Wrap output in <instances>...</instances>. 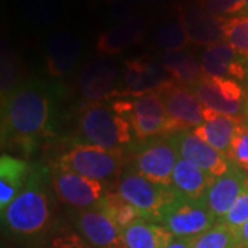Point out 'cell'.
Segmentation results:
<instances>
[{"instance_id": "cell-18", "label": "cell", "mask_w": 248, "mask_h": 248, "mask_svg": "<svg viewBox=\"0 0 248 248\" xmlns=\"http://www.w3.org/2000/svg\"><path fill=\"white\" fill-rule=\"evenodd\" d=\"M81 46L78 36L68 29H60L48 37L46 46L47 71L54 78L71 73L80 60Z\"/></svg>"}, {"instance_id": "cell-32", "label": "cell", "mask_w": 248, "mask_h": 248, "mask_svg": "<svg viewBox=\"0 0 248 248\" xmlns=\"http://www.w3.org/2000/svg\"><path fill=\"white\" fill-rule=\"evenodd\" d=\"M248 221V186L241 193L237 202L233 204L231 211L225 215V218L219 223L225 225L232 232H236Z\"/></svg>"}, {"instance_id": "cell-1", "label": "cell", "mask_w": 248, "mask_h": 248, "mask_svg": "<svg viewBox=\"0 0 248 248\" xmlns=\"http://www.w3.org/2000/svg\"><path fill=\"white\" fill-rule=\"evenodd\" d=\"M1 142L17 143L25 151L35 148L36 140L48 133L50 98L36 80L19 84L1 97Z\"/></svg>"}, {"instance_id": "cell-35", "label": "cell", "mask_w": 248, "mask_h": 248, "mask_svg": "<svg viewBox=\"0 0 248 248\" xmlns=\"http://www.w3.org/2000/svg\"><path fill=\"white\" fill-rule=\"evenodd\" d=\"M50 248H89L84 240L76 233H63L54 237Z\"/></svg>"}, {"instance_id": "cell-39", "label": "cell", "mask_w": 248, "mask_h": 248, "mask_svg": "<svg viewBox=\"0 0 248 248\" xmlns=\"http://www.w3.org/2000/svg\"><path fill=\"white\" fill-rule=\"evenodd\" d=\"M243 112H244V115H246V117H247V120H248V95L246 97V99H244V107H243Z\"/></svg>"}, {"instance_id": "cell-9", "label": "cell", "mask_w": 248, "mask_h": 248, "mask_svg": "<svg viewBox=\"0 0 248 248\" xmlns=\"http://www.w3.org/2000/svg\"><path fill=\"white\" fill-rule=\"evenodd\" d=\"M169 141L175 148L179 159L193 163L214 178L221 177L231 167L232 161L228 156L214 149L190 130H179L171 134Z\"/></svg>"}, {"instance_id": "cell-22", "label": "cell", "mask_w": 248, "mask_h": 248, "mask_svg": "<svg viewBox=\"0 0 248 248\" xmlns=\"http://www.w3.org/2000/svg\"><path fill=\"white\" fill-rule=\"evenodd\" d=\"M29 166L24 160L1 155L0 157V210H6L29 182Z\"/></svg>"}, {"instance_id": "cell-16", "label": "cell", "mask_w": 248, "mask_h": 248, "mask_svg": "<svg viewBox=\"0 0 248 248\" xmlns=\"http://www.w3.org/2000/svg\"><path fill=\"white\" fill-rule=\"evenodd\" d=\"M172 78L163 62L149 57H140L124 62V83L131 95H141L156 91L160 86Z\"/></svg>"}, {"instance_id": "cell-12", "label": "cell", "mask_w": 248, "mask_h": 248, "mask_svg": "<svg viewBox=\"0 0 248 248\" xmlns=\"http://www.w3.org/2000/svg\"><path fill=\"white\" fill-rule=\"evenodd\" d=\"M178 17L185 28L190 43L196 46L218 45L225 42L223 18L215 17L202 3H186L178 7Z\"/></svg>"}, {"instance_id": "cell-33", "label": "cell", "mask_w": 248, "mask_h": 248, "mask_svg": "<svg viewBox=\"0 0 248 248\" xmlns=\"http://www.w3.org/2000/svg\"><path fill=\"white\" fill-rule=\"evenodd\" d=\"M202 4L208 13L219 18L247 13L246 0H204Z\"/></svg>"}, {"instance_id": "cell-3", "label": "cell", "mask_w": 248, "mask_h": 248, "mask_svg": "<svg viewBox=\"0 0 248 248\" xmlns=\"http://www.w3.org/2000/svg\"><path fill=\"white\" fill-rule=\"evenodd\" d=\"M102 102H89L80 115V133L89 145L120 151L131 141V124Z\"/></svg>"}, {"instance_id": "cell-25", "label": "cell", "mask_w": 248, "mask_h": 248, "mask_svg": "<svg viewBox=\"0 0 248 248\" xmlns=\"http://www.w3.org/2000/svg\"><path fill=\"white\" fill-rule=\"evenodd\" d=\"M190 87L195 91V94L197 95L203 108L208 109V110H213L219 115L233 116V117H237L240 112H243L244 105L226 101L221 95V93L218 91L217 86L214 84L213 79L208 76H204L200 81H197Z\"/></svg>"}, {"instance_id": "cell-6", "label": "cell", "mask_w": 248, "mask_h": 248, "mask_svg": "<svg viewBox=\"0 0 248 248\" xmlns=\"http://www.w3.org/2000/svg\"><path fill=\"white\" fill-rule=\"evenodd\" d=\"M215 217L203 200L178 197L163 211L159 223L174 237L193 239L215 226Z\"/></svg>"}, {"instance_id": "cell-10", "label": "cell", "mask_w": 248, "mask_h": 248, "mask_svg": "<svg viewBox=\"0 0 248 248\" xmlns=\"http://www.w3.org/2000/svg\"><path fill=\"white\" fill-rule=\"evenodd\" d=\"M53 186L62 203L80 211L97 207L104 199V186L101 181L58 167L54 172Z\"/></svg>"}, {"instance_id": "cell-31", "label": "cell", "mask_w": 248, "mask_h": 248, "mask_svg": "<svg viewBox=\"0 0 248 248\" xmlns=\"http://www.w3.org/2000/svg\"><path fill=\"white\" fill-rule=\"evenodd\" d=\"M228 159L240 169L248 171V125L241 123L236 128L231 143V149L228 152Z\"/></svg>"}, {"instance_id": "cell-38", "label": "cell", "mask_w": 248, "mask_h": 248, "mask_svg": "<svg viewBox=\"0 0 248 248\" xmlns=\"http://www.w3.org/2000/svg\"><path fill=\"white\" fill-rule=\"evenodd\" d=\"M146 3H151V4H156V6H159V4H164V3H167L169 0H145Z\"/></svg>"}, {"instance_id": "cell-24", "label": "cell", "mask_w": 248, "mask_h": 248, "mask_svg": "<svg viewBox=\"0 0 248 248\" xmlns=\"http://www.w3.org/2000/svg\"><path fill=\"white\" fill-rule=\"evenodd\" d=\"M161 62L172 79L186 86H193L205 76L195 55L186 50L164 53L161 55Z\"/></svg>"}, {"instance_id": "cell-13", "label": "cell", "mask_w": 248, "mask_h": 248, "mask_svg": "<svg viewBox=\"0 0 248 248\" xmlns=\"http://www.w3.org/2000/svg\"><path fill=\"white\" fill-rule=\"evenodd\" d=\"M247 186V175L239 166L232 163L229 170L225 174H222L221 177L214 178L213 184L208 187L203 202L207 204L215 219L222 221Z\"/></svg>"}, {"instance_id": "cell-42", "label": "cell", "mask_w": 248, "mask_h": 248, "mask_svg": "<svg viewBox=\"0 0 248 248\" xmlns=\"http://www.w3.org/2000/svg\"><path fill=\"white\" fill-rule=\"evenodd\" d=\"M233 248H240V247H239V246H234V247H233Z\"/></svg>"}, {"instance_id": "cell-34", "label": "cell", "mask_w": 248, "mask_h": 248, "mask_svg": "<svg viewBox=\"0 0 248 248\" xmlns=\"http://www.w3.org/2000/svg\"><path fill=\"white\" fill-rule=\"evenodd\" d=\"M107 3L110 7L113 18L120 22L134 17V11L138 4L137 0H107Z\"/></svg>"}, {"instance_id": "cell-27", "label": "cell", "mask_w": 248, "mask_h": 248, "mask_svg": "<svg viewBox=\"0 0 248 248\" xmlns=\"http://www.w3.org/2000/svg\"><path fill=\"white\" fill-rule=\"evenodd\" d=\"M155 42L161 50H164V53L182 51L190 43L179 17L178 19H169L160 24L155 32Z\"/></svg>"}, {"instance_id": "cell-29", "label": "cell", "mask_w": 248, "mask_h": 248, "mask_svg": "<svg viewBox=\"0 0 248 248\" xmlns=\"http://www.w3.org/2000/svg\"><path fill=\"white\" fill-rule=\"evenodd\" d=\"M225 42L236 53L248 60V16L223 18Z\"/></svg>"}, {"instance_id": "cell-40", "label": "cell", "mask_w": 248, "mask_h": 248, "mask_svg": "<svg viewBox=\"0 0 248 248\" xmlns=\"http://www.w3.org/2000/svg\"><path fill=\"white\" fill-rule=\"evenodd\" d=\"M246 10H247L248 13V0H246Z\"/></svg>"}, {"instance_id": "cell-11", "label": "cell", "mask_w": 248, "mask_h": 248, "mask_svg": "<svg viewBox=\"0 0 248 248\" xmlns=\"http://www.w3.org/2000/svg\"><path fill=\"white\" fill-rule=\"evenodd\" d=\"M177 161L178 153L169 140L151 141L137 152L134 159V170L137 174L152 182L171 185Z\"/></svg>"}, {"instance_id": "cell-23", "label": "cell", "mask_w": 248, "mask_h": 248, "mask_svg": "<svg viewBox=\"0 0 248 248\" xmlns=\"http://www.w3.org/2000/svg\"><path fill=\"white\" fill-rule=\"evenodd\" d=\"M127 248H164L175 239L163 225L142 219L123 231Z\"/></svg>"}, {"instance_id": "cell-30", "label": "cell", "mask_w": 248, "mask_h": 248, "mask_svg": "<svg viewBox=\"0 0 248 248\" xmlns=\"http://www.w3.org/2000/svg\"><path fill=\"white\" fill-rule=\"evenodd\" d=\"M237 246L234 234L225 225L217 223L210 231L193 239L192 248H233Z\"/></svg>"}, {"instance_id": "cell-17", "label": "cell", "mask_w": 248, "mask_h": 248, "mask_svg": "<svg viewBox=\"0 0 248 248\" xmlns=\"http://www.w3.org/2000/svg\"><path fill=\"white\" fill-rule=\"evenodd\" d=\"M200 61L204 75L210 78L244 80L248 75V60L239 55L226 42L205 47Z\"/></svg>"}, {"instance_id": "cell-4", "label": "cell", "mask_w": 248, "mask_h": 248, "mask_svg": "<svg viewBox=\"0 0 248 248\" xmlns=\"http://www.w3.org/2000/svg\"><path fill=\"white\" fill-rule=\"evenodd\" d=\"M112 108L128 120L135 137L141 141L160 134L179 131L155 91L135 95L131 99H119L112 104Z\"/></svg>"}, {"instance_id": "cell-26", "label": "cell", "mask_w": 248, "mask_h": 248, "mask_svg": "<svg viewBox=\"0 0 248 248\" xmlns=\"http://www.w3.org/2000/svg\"><path fill=\"white\" fill-rule=\"evenodd\" d=\"M98 207L102 208L122 231L127 229L135 222L143 219L141 211L137 207H134L133 204L127 203L119 193L105 195L101 203L98 204Z\"/></svg>"}, {"instance_id": "cell-7", "label": "cell", "mask_w": 248, "mask_h": 248, "mask_svg": "<svg viewBox=\"0 0 248 248\" xmlns=\"http://www.w3.org/2000/svg\"><path fill=\"white\" fill-rule=\"evenodd\" d=\"M122 166L123 156L120 151H107L89 143H79L60 157L58 169L90 179L104 181L116 175Z\"/></svg>"}, {"instance_id": "cell-8", "label": "cell", "mask_w": 248, "mask_h": 248, "mask_svg": "<svg viewBox=\"0 0 248 248\" xmlns=\"http://www.w3.org/2000/svg\"><path fill=\"white\" fill-rule=\"evenodd\" d=\"M155 93L163 101L167 115L178 130L196 128L204 123V108L190 86L171 79Z\"/></svg>"}, {"instance_id": "cell-21", "label": "cell", "mask_w": 248, "mask_h": 248, "mask_svg": "<svg viewBox=\"0 0 248 248\" xmlns=\"http://www.w3.org/2000/svg\"><path fill=\"white\" fill-rule=\"evenodd\" d=\"M214 181L213 175L185 159H178L172 172V187L190 200H203Z\"/></svg>"}, {"instance_id": "cell-37", "label": "cell", "mask_w": 248, "mask_h": 248, "mask_svg": "<svg viewBox=\"0 0 248 248\" xmlns=\"http://www.w3.org/2000/svg\"><path fill=\"white\" fill-rule=\"evenodd\" d=\"M195 239V237H193ZM193 239H181V237H175L170 243L169 246L164 248H192L193 246Z\"/></svg>"}, {"instance_id": "cell-2", "label": "cell", "mask_w": 248, "mask_h": 248, "mask_svg": "<svg viewBox=\"0 0 248 248\" xmlns=\"http://www.w3.org/2000/svg\"><path fill=\"white\" fill-rule=\"evenodd\" d=\"M51 211L45 190L29 181L16 199L1 211V221L7 231L16 236L31 237L45 231L50 222Z\"/></svg>"}, {"instance_id": "cell-36", "label": "cell", "mask_w": 248, "mask_h": 248, "mask_svg": "<svg viewBox=\"0 0 248 248\" xmlns=\"http://www.w3.org/2000/svg\"><path fill=\"white\" fill-rule=\"evenodd\" d=\"M233 234L240 248H248V221L237 231L233 232Z\"/></svg>"}, {"instance_id": "cell-19", "label": "cell", "mask_w": 248, "mask_h": 248, "mask_svg": "<svg viewBox=\"0 0 248 248\" xmlns=\"http://www.w3.org/2000/svg\"><path fill=\"white\" fill-rule=\"evenodd\" d=\"M146 32V19L141 16L125 19L98 37L97 51L104 55H116L131 46L141 43Z\"/></svg>"}, {"instance_id": "cell-14", "label": "cell", "mask_w": 248, "mask_h": 248, "mask_svg": "<svg viewBox=\"0 0 248 248\" xmlns=\"http://www.w3.org/2000/svg\"><path fill=\"white\" fill-rule=\"evenodd\" d=\"M76 225L84 239L93 247L127 248L123 239V231L98 205L94 208L79 211Z\"/></svg>"}, {"instance_id": "cell-20", "label": "cell", "mask_w": 248, "mask_h": 248, "mask_svg": "<svg viewBox=\"0 0 248 248\" xmlns=\"http://www.w3.org/2000/svg\"><path fill=\"white\" fill-rule=\"evenodd\" d=\"M203 117L204 123L196 127L193 133L200 140H203L210 146H213L214 149L228 156L236 128L243 123L241 119L233 117V116L219 115V113H215L205 108H204Z\"/></svg>"}, {"instance_id": "cell-41", "label": "cell", "mask_w": 248, "mask_h": 248, "mask_svg": "<svg viewBox=\"0 0 248 248\" xmlns=\"http://www.w3.org/2000/svg\"><path fill=\"white\" fill-rule=\"evenodd\" d=\"M193 1H197V3H203L204 0H193Z\"/></svg>"}, {"instance_id": "cell-5", "label": "cell", "mask_w": 248, "mask_h": 248, "mask_svg": "<svg viewBox=\"0 0 248 248\" xmlns=\"http://www.w3.org/2000/svg\"><path fill=\"white\" fill-rule=\"evenodd\" d=\"M117 193L127 203L137 207L145 221L155 223H159L163 211L178 197V192L171 185L152 182L137 172H128L122 177Z\"/></svg>"}, {"instance_id": "cell-28", "label": "cell", "mask_w": 248, "mask_h": 248, "mask_svg": "<svg viewBox=\"0 0 248 248\" xmlns=\"http://www.w3.org/2000/svg\"><path fill=\"white\" fill-rule=\"evenodd\" d=\"M22 14L35 24L50 25L60 16V0H17Z\"/></svg>"}, {"instance_id": "cell-15", "label": "cell", "mask_w": 248, "mask_h": 248, "mask_svg": "<svg viewBox=\"0 0 248 248\" xmlns=\"http://www.w3.org/2000/svg\"><path fill=\"white\" fill-rule=\"evenodd\" d=\"M119 81V68L109 58H98L83 66L79 86L81 94L90 102H101L115 93Z\"/></svg>"}]
</instances>
